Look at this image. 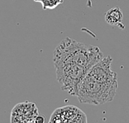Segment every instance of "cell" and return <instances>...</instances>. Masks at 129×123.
<instances>
[{"mask_svg":"<svg viewBox=\"0 0 129 123\" xmlns=\"http://www.w3.org/2000/svg\"><path fill=\"white\" fill-rule=\"evenodd\" d=\"M54 55L70 60L87 70L104 58L98 46L76 42L70 37L61 40L55 50Z\"/></svg>","mask_w":129,"mask_h":123,"instance_id":"obj_1","label":"cell"},{"mask_svg":"<svg viewBox=\"0 0 129 123\" xmlns=\"http://www.w3.org/2000/svg\"><path fill=\"white\" fill-rule=\"evenodd\" d=\"M117 89L118 83H102L86 74L79 85L76 97L81 103L100 105L112 101Z\"/></svg>","mask_w":129,"mask_h":123,"instance_id":"obj_2","label":"cell"},{"mask_svg":"<svg viewBox=\"0 0 129 123\" xmlns=\"http://www.w3.org/2000/svg\"><path fill=\"white\" fill-rule=\"evenodd\" d=\"M53 62L56 78L60 84L61 89L70 95L77 96L79 85L89 70L82 68L70 60L56 55H54Z\"/></svg>","mask_w":129,"mask_h":123,"instance_id":"obj_3","label":"cell"},{"mask_svg":"<svg viewBox=\"0 0 129 123\" xmlns=\"http://www.w3.org/2000/svg\"><path fill=\"white\" fill-rule=\"evenodd\" d=\"M113 59L110 55L104 57L96 63L94 65L90 68L88 71L87 75L94 78L95 80L105 84H113L118 83V74L116 72L111 69Z\"/></svg>","mask_w":129,"mask_h":123,"instance_id":"obj_4","label":"cell"},{"mask_svg":"<svg viewBox=\"0 0 129 123\" xmlns=\"http://www.w3.org/2000/svg\"><path fill=\"white\" fill-rule=\"evenodd\" d=\"M50 122H67V123H85L86 115L77 107L69 106L57 108L50 119Z\"/></svg>","mask_w":129,"mask_h":123,"instance_id":"obj_5","label":"cell"},{"mask_svg":"<svg viewBox=\"0 0 129 123\" xmlns=\"http://www.w3.org/2000/svg\"><path fill=\"white\" fill-rule=\"evenodd\" d=\"M38 116V109L34 102H22L13 107L11 122H34Z\"/></svg>","mask_w":129,"mask_h":123,"instance_id":"obj_6","label":"cell"},{"mask_svg":"<svg viewBox=\"0 0 129 123\" xmlns=\"http://www.w3.org/2000/svg\"><path fill=\"white\" fill-rule=\"evenodd\" d=\"M123 20V14L118 7H114L108 10L105 14V21L109 25L118 26L122 24Z\"/></svg>","mask_w":129,"mask_h":123,"instance_id":"obj_7","label":"cell"},{"mask_svg":"<svg viewBox=\"0 0 129 123\" xmlns=\"http://www.w3.org/2000/svg\"><path fill=\"white\" fill-rule=\"evenodd\" d=\"M35 2L41 3L42 5L43 10H47V9H54L61 4L64 2V0H33Z\"/></svg>","mask_w":129,"mask_h":123,"instance_id":"obj_8","label":"cell"},{"mask_svg":"<svg viewBox=\"0 0 129 123\" xmlns=\"http://www.w3.org/2000/svg\"><path fill=\"white\" fill-rule=\"evenodd\" d=\"M45 121H46L45 116H39V115L37 116L36 119H35V121H34V122H41V123L45 122Z\"/></svg>","mask_w":129,"mask_h":123,"instance_id":"obj_9","label":"cell"}]
</instances>
